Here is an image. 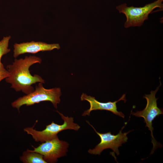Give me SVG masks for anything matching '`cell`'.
<instances>
[{"instance_id": "7c38bea8", "label": "cell", "mask_w": 163, "mask_h": 163, "mask_svg": "<svg viewBox=\"0 0 163 163\" xmlns=\"http://www.w3.org/2000/svg\"><path fill=\"white\" fill-rule=\"evenodd\" d=\"M9 76V73L4 67L3 64L0 61V82Z\"/></svg>"}, {"instance_id": "3957f363", "label": "cell", "mask_w": 163, "mask_h": 163, "mask_svg": "<svg viewBox=\"0 0 163 163\" xmlns=\"http://www.w3.org/2000/svg\"><path fill=\"white\" fill-rule=\"evenodd\" d=\"M61 116L64 121L63 124H56L53 121L51 124L46 125L42 131H37L32 127H26L24 129L25 132L31 135L36 142H43L51 140L58 137L57 134L60 132L66 129L78 131L80 126L74 122L73 118L65 116L58 110L56 111Z\"/></svg>"}, {"instance_id": "ba28073f", "label": "cell", "mask_w": 163, "mask_h": 163, "mask_svg": "<svg viewBox=\"0 0 163 163\" xmlns=\"http://www.w3.org/2000/svg\"><path fill=\"white\" fill-rule=\"evenodd\" d=\"M125 96L126 94H124L117 101L103 103L98 101L94 97L88 95L83 93L81 96V100L82 101H88L90 104V107L89 109L84 111L82 115L83 116H90V112L92 110H104L110 111L116 115L124 118L125 116L124 114L122 112L118 111L117 110L116 104L121 100H123L125 102L126 101Z\"/></svg>"}, {"instance_id": "52a82bcc", "label": "cell", "mask_w": 163, "mask_h": 163, "mask_svg": "<svg viewBox=\"0 0 163 163\" xmlns=\"http://www.w3.org/2000/svg\"><path fill=\"white\" fill-rule=\"evenodd\" d=\"M69 145L67 142L60 140L58 137L42 142L36 147L32 146L34 149L30 150L41 154L47 163H54L58 158L66 155Z\"/></svg>"}, {"instance_id": "8992f818", "label": "cell", "mask_w": 163, "mask_h": 163, "mask_svg": "<svg viewBox=\"0 0 163 163\" xmlns=\"http://www.w3.org/2000/svg\"><path fill=\"white\" fill-rule=\"evenodd\" d=\"M86 122L93 128L101 139L100 142L93 149H89L88 152L91 154L100 155L104 150L110 149L118 155L120 154L118 148L122 144L126 142L128 139L127 135L132 131L122 133V130L125 125L116 135H112L110 132L106 133H101L97 132L88 121Z\"/></svg>"}, {"instance_id": "7a4b0ae2", "label": "cell", "mask_w": 163, "mask_h": 163, "mask_svg": "<svg viewBox=\"0 0 163 163\" xmlns=\"http://www.w3.org/2000/svg\"><path fill=\"white\" fill-rule=\"evenodd\" d=\"M61 95L60 88L46 89L43 87V83L39 82L33 92L18 98L13 101L11 105L19 111L20 108L23 105L28 106L42 101H49L57 109V104L61 101Z\"/></svg>"}, {"instance_id": "6da1fadb", "label": "cell", "mask_w": 163, "mask_h": 163, "mask_svg": "<svg viewBox=\"0 0 163 163\" xmlns=\"http://www.w3.org/2000/svg\"><path fill=\"white\" fill-rule=\"evenodd\" d=\"M41 59L34 56H26L24 59H15L11 64L7 66L9 76L5 78L6 82L16 92L22 91L26 94L34 90L32 85L37 82L44 83L45 80L40 75L30 73L29 69L33 64H40Z\"/></svg>"}, {"instance_id": "8fae6325", "label": "cell", "mask_w": 163, "mask_h": 163, "mask_svg": "<svg viewBox=\"0 0 163 163\" xmlns=\"http://www.w3.org/2000/svg\"><path fill=\"white\" fill-rule=\"evenodd\" d=\"M11 38L10 36L4 37L3 39L0 41V61L2 57L10 51V49L8 48L9 40Z\"/></svg>"}, {"instance_id": "9c48e42d", "label": "cell", "mask_w": 163, "mask_h": 163, "mask_svg": "<svg viewBox=\"0 0 163 163\" xmlns=\"http://www.w3.org/2000/svg\"><path fill=\"white\" fill-rule=\"evenodd\" d=\"M13 56L16 58L20 55L25 53H36L40 51H51L54 49L59 50L58 43L48 44L41 42L15 43L14 45Z\"/></svg>"}, {"instance_id": "277c9868", "label": "cell", "mask_w": 163, "mask_h": 163, "mask_svg": "<svg viewBox=\"0 0 163 163\" xmlns=\"http://www.w3.org/2000/svg\"><path fill=\"white\" fill-rule=\"evenodd\" d=\"M163 0H157L153 3L146 4L143 7L127 6L124 3L117 6L116 8L120 13L124 14L126 18L125 23V28L133 26H141L144 21L148 19L149 15L155 8H159L163 10Z\"/></svg>"}, {"instance_id": "5b68a950", "label": "cell", "mask_w": 163, "mask_h": 163, "mask_svg": "<svg viewBox=\"0 0 163 163\" xmlns=\"http://www.w3.org/2000/svg\"><path fill=\"white\" fill-rule=\"evenodd\" d=\"M160 85L155 91H152L150 94H145L143 97L147 101V104L145 108L143 110L137 111L136 112H132V114L138 117L144 118V122L146 124L145 126L148 128L151 131L152 136V142L153 146L150 155L152 154L157 148L162 147L161 145L155 139L153 134L154 128L152 126V122L155 117L160 114H163L162 109L158 107L157 101L158 98L155 97V95L161 84L160 81Z\"/></svg>"}, {"instance_id": "30bf717a", "label": "cell", "mask_w": 163, "mask_h": 163, "mask_svg": "<svg viewBox=\"0 0 163 163\" xmlns=\"http://www.w3.org/2000/svg\"><path fill=\"white\" fill-rule=\"evenodd\" d=\"M20 158L24 163H47L41 154L28 149L23 152Z\"/></svg>"}]
</instances>
